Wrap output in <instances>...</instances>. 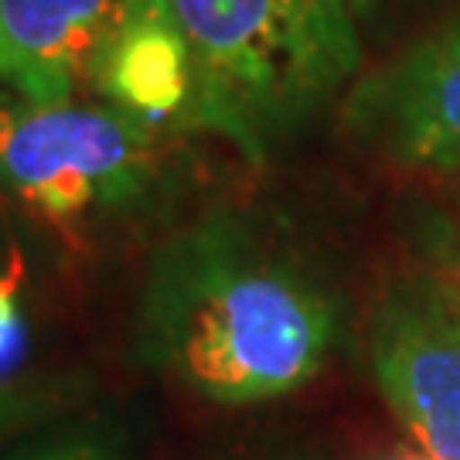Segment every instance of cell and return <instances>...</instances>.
Masks as SVG:
<instances>
[{"label":"cell","mask_w":460,"mask_h":460,"mask_svg":"<svg viewBox=\"0 0 460 460\" xmlns=\"http://www.w3.org/2000/svg\"><path fill=\"white\" fill-rule=\"evenodd\" d=\"M341 324L338 283L283 226L208 208L150 252L137 351L205 402L260 406L321 376Z\"/></svg>","instance_id":"obj_1"},{"label":"cell","mask_w":460,"mask_h":460,"mask_svg":"<svg viewBox=\"0 0 460 460\" xmlns=\"http://www.w3.org/2000/svg\"><path fill=\"white\" fill-rule=\"evenodd\" d=\"M89 385L75 372L0 378V444L24 440L34 429L58 423L85 399Z\"/></svg>","instance_id":"obj_7"},{"label":"cell","mask_w":460,"mask_h":460,"mask_svg":"<svg viewBox=\"0 0 460 460\" xmlns=\"http://www.w3.org/2000/svg\"><path fill=\"white\" fill-rule=\"evenodd\" d=\"M372 4H376V0H358V11H368Z\"/></svg>","instance_id":"obj_11"},{"label":"cell","mask_w":460,"mask_h":460,"mask_svg":"<svg viewBox=\"0 0 460 460\" xmlns=\"http://www.w3.org/2000/svg\"><path fill=\"white\" fill-rule=\"evenodd\" d=\"M341 119L393 167L460 174V14L355 79L341 99Z\"/></svg>","instance_id":"obj_5"},{"label":"cell","mask_w":460,"mask_h":460,"mask_svg":"<svg viewBox=\"0 0 460 460\" xmlns=\"http://www.w3.org/2000/svg\"><path fill=\"white\" fill-rule=\"evenodd\" d=\"M181 38V130L263 164L345 96L362 68L358 0H154Z\"/></svg>","instance_id":"obj_2"},{"label":"cell","mask_w":460,"mask_h":460,"mask_svg":"<svg viewBox=\"0 0 460 460\" xmlns=\"http://www.w3.org/2000/svg\"><path fill=\"white\" fill-rule=\"evenodd\" d=\"M433 270L447 277L460 294V198L457 205L440 218L433 239Z\"/></svg>","instance_id":"obj_10"},{"label":"cell","mask_w":460,"mask_h":460,"mask_svg":"<svg viewBox=\"0 0 460 460\" xmlns=\"http://www.w3.org/2000/svg\"><path fill=\"white\" fill-rule=\"evenodd\" d=\"M31 270L11 208L0 201V362L14 358L28 334Z\"/></svg>","instance_id":"obj_9"},{"label":"cell","mask_w":460,"mask_h":460,"mask_svg":"<svg viewBox=\"0 0 460 460\" xmlns=\"http://www.w3.org/2000/svg\"><path fill=\"white\" fill-rule=\"evenodd\" d=\"M399 460H429V457L423 454V457H399Z\"/></svg>","instance_id":"obj_12"},{"label":"cell","mask_w":460,"mask_h":460,"mask_svg":"<svg viewBox=\"0 0 460 460\" xmlns=\"http://www.w3.org/2000/svg\"><path fill=\"white\" fill-rule=\"evenodd\" d=\"M167 133L110 99L0 89V201L72 252L96 249L164 208Z\"/></svg>","instance_id":"obj_3"},{"label":"cell","mask_w":460,"mask_h":460,"mask_svg":"<svg viewBox=\"0 0 460 460\" xmlns=\"http://www.w3.org/2000/svg\"><path fill=\"white\" fill-rule=\"evenodd\" d=\"M382 399L429 460H460V294L437 270L395 277L372 307Z\"/></svg>","instance_id":"obj_4"},{"label":"cell","mask_w":460,"mask_h":460,"mask_svg":"<svg viewBox=\"0 0 460 460\" xmlns=\"http://www.w3.org/2000/svg\"><path fill=\"white\" fill-rule=\"evenodd\" d=\"M0 460H133V444L113 416H83L34 429Z\"/></svg>","instance_id":"obj_8"},{"label":"cell","mask_w":460,"mask_h":460,"mask_svg":"<svg viewBox=\"0 0 460 460\" xmlns=\"http://www.w3.org/2000/svg\"><path fill=\"white\" fill-rule=\"evenodd\" d=\"M133 0H0V89L75 96L123 28Z\"/></svg>","instance_id":"obj_6"}]
</instances>
